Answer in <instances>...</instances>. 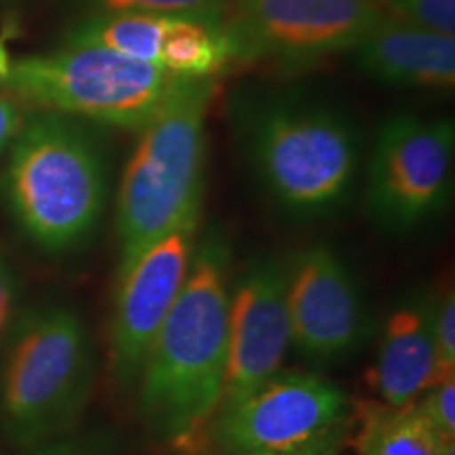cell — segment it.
<instances>
[{
	"label": "cell",
	"instance_id": "obj_1",
	"mask_svg": "<svg viewBox=\"0 0 455 455\" xmlns=\"http://www.w3.org/2000/svg\"><path fill=\"white\" fill-rule=\"evenodd\" d=\"M232 251L218 226L198 232L190 272L158 329L135 403L144 428L161 445L204 453L224 392L230 316Z\"/></svg>",
	"mask_w": 455,
	"mask_h": 455
},
{
	"label": "cell",
	"instance_id": "obj_2",
	"mask_svg": "<svg viewBox=\"0 0 455 455\" xmlns=\"http://www.w3.org/2000/svg\"><path fill=\"white\" fill-rule=\"evenodd\" d=\"M228 121L255 181L293 220L333 213L355 188L361 141L352 118L301 89H238Z\"/></svg>",
	"mask_w": 455,
	"mask_h": 455
},
{
	"label": "cell",
	"instance_id": "obj_3",
	"mask_svg": "<svg viewBox=\"0 0 455 455\" xmlns=\"http://www.w3.org/2000/svg\"><path fill=\"white\" fill-rule=\"evenodd\" d=\"M0 201L20 235L47 255H68L98 232L108 203V158L93 131L34 110L4 152Z\"/></svg>",
	"mask_w": 455,
	"mask_h": 455
},
{
	"label": "cell",
	"instance_id": "obj_4",
	"mask_svg": "<svg viewBox=\"0 0 455 455\" xmlns=\"http://www.w3.org/2000/svg\"><path fill=\"white\" fill-rule=\"evenodd\" d=\"M95 348L74 306L20 310L0 348V436L15 449L72 435L95 388Z\"/></svg>",
	"mask_w": 455,
	"mask_h": 455
},
{
	"label": "cell",
	"instance_id": "obj_5",
	"mask_svg": "<svg viewBox=\"0 0 455 455\" xmlns=\"http://www.w3.org/2000/svg\"><path fill=\"white\" fill-rule=\"evenodd\" d=\"M213 78H192L140 129L116 195L118 266L181 221L201 215L207 169V112Z\"/></svg>",
	"mask_w": 455,
	"mask_h": 455
},
{
	"label": "cell",
	"instance_id": "obj_6",
	"mask_svg": "<svg viewBox=\"0 0 455 455\" xmlns=\"http://www.w3.org/2000/svg\"><path fill=\"white\" fill-rule=\"evenodd\" d=\"M192 78L100 47H61L13 61L4 87L34 110L140 131Z\"/></svg>",
	"mask_w": 455,
	"mask_h": 455
},
{
	"label": "cell",
	"instance_id": "obj_7",
	"mask_svg": "<svg viewBox=\"0 0 455 455\" xmlns=\"http://www.w3.org/2000/svg\"><path fill=\"white\" fill-rule=\"evenodd\" d=\"M453 118L396 112L378 127L367 163L365 203L382 230L411 232L439 215L451 196Z\"/></svg>",
	"mask_w": 455,
	"mask_h": 455
},
{
	"label": "cell",
	"instance_id": "obj_8",
	"mask_svg": "<svg viewBox=\"0 0 455 455\" xmlns=\"http://www.w3.org/2000/svg\"><path fill=\"white\" fill-rule=\"evenodd\" d=\"M388 13L378 0H228L235 61L299 66L350 53Z\"/></svg>",
	"mask_w": 455,
	"mask_h": 455
},
{
	"label": "cell",
	"instance_id": "obj_9",
	"mask_svg": "<svg viewBox=\"0 0 455 455\" xmlns=\"http://www.w3.org/2000/svg\"><path fill=\"white\" fill-rule=\"evenodd\" d=\"M352 398L318 373L278 371L241 403L213 418L207 451L278 455L308 445L352 419Z\"/></svg>",
	"mask_w": 455,
	"mask_h": 455
},
{
	"label": "cell",
	"instance_id": "obj_10",
	"mask_svg": "<svg viewBox=\"0 0 455 455\" xmlns=\"http://www.w3.org/2000/svg\"><path fill=\"white\" fill-rule=\"evenodd\" d=\"M198 232L201 215H195L118 266L108 329L110 373L118 388L133 392L138 384L148 350L190 272Z\"/></svg>",
	"mask_w": 455,
	"mask_h": 455
},
{
	"label": "cell",
	"instance_id": "obj_11",
	"mask_svg": "<svg viewBox=\"0 0 455 455\" xmlns=\"http://www.w3.org/2000/svg\"><path fill=\"white\" fill-rule=\"evenodd\" d=\"M284 304L291 348L312 363L344 361L369 335L356 278L329 244H310L284 261Z\"/></svg>",
	"mask_w": 455,
	"mask_h": 455
},
{
	"label": "cell",
	"instance_id": "obj_12",
	"mask_svg": "<svg viewBox=\"0 0 455 455\" xmlns=\"http://www.w3.org/2000/svg\"><path fill=\"white\" fill-rule=\"evenodd\" d=\"M289 348L291 333L284 304V261L258 259L232 284L226 379L218 413L275 378Z\"/></svg>",
	"mask_w": 455,
	"mask_h": 455
},
{
	"label": "cell",
	"instance_id": "obj_13",
	"mask_svg": "<svg viewBox=\"0 0 455 455\" xmlns=\"http://www.w3.org/2000/svg\"><path fill=\"white\" fill-rule=\"evenodd\" d=\"M436 382L441 375L432 338V304L424 295H411L386 318L367 386L375 401L407 407Z\"/></svg>",
	"mask_w": 455,
	"mask_h": 455
},
{
	"label": "cell",
	"instance_id": "obj_14",
	"mask_svg": "<svg viewBox=\"0 0 455 455\" xmlns=\"http://www.w3.org/2000/svg\"><path fill=\"white\" fill-rule=\"evenodd\" d=\"M358 72L375 83L409 89H451L455 36L384 20L350 51Z\"/></svg>",
	"mask_w": 455,
	"mask_h": 455
},
{
	"label": "cell",
	"instance_id": "obj_15",
	"mask_svg": "<svg viewBox=\"0 0 455 455\" xmlns=\"http://www.w3.org/2000/svg\"><path fill=\"white\" fill-rule=\"evenodd\" d=\"M350 439L358 455H441V436L418 409L390 407L379 401L352 407Z\"/></svg>",
	"mask_w": 455,
	"mask_h": 455
},
{
	"label": "cell",
	"instance_id": "obj_16",
	"mask_svg": "<svg viewBox=\"0 0 455 455\" xmlns=\"http://www.w3.org/2000/svg\"><path fill=\"white\" fill-rule=\"evenodd\" d=\"M171 20L150 13H87L64 32L61 47H100L158 66Z\"/></svg>",
	"mask_w": 455,
	"mask_h": 455
},
{
	"label": "cell",
	"instance_id": "obj_17",
	"mask_svg": "<svg viewBox=\"0 0 455 455\" xmlns=\"http://www.w3.org/2000/svg\"><path fill=\"white\" fill-rule=\"evenodd\" d=\"M235 61V49L221 21L173 17L164 34L158 66L184 78H213Z\"/></svg>",
	"mask_w": 455,
	"mask_h": 455
},
{
	"label": "cell",
	"instance_id": "obj_18",
	"mask_svg": "<svg viewBox=\"0 0 455 455\" xmlns=\"http://www.w3.org/2000/svg\"><path fill=\"white\" fill-rule=\"evenodd\" d=\"M89 13H150L224 21L228 0H81Z\"/></svg>",
	"mask_w": 455,
	"mask_h": 455
},
{
	"label": "cell",
	"instance_id": "obj_19",
	"mask_svg": "<svg viewBox=\"0 0 455 455\" xmlns=\"http://www.w3.org/2000/svg\"><path fill=\"white\" fill-rule=\"evenodd\" d=\"M392 20L453 36L455 0H378Z\"/></svg>",
	"mask_w": 455,
	"mask_h": 455
},
{
	"label": "cell",
	"instance_id": "obj_20",
	"mask_svg": "<svg viewBox=\"0 0 455 455\" xmlns=\"http://www.w3.org/2000/svg\"><path fill=\"white\" fill-rule=\"evenodd\" d=\"M432 338L441 379L455 378V295L453 289L432 304Z\"/></svg>",
	"mask_w": 455,
	"mask_h": 455
},
{
	"label": "cell",
	"instance_id": "obj_21",
	"mask_svg": "<svg viewBox=\"0 0 455 455\" xmlns=\"http://www.w3.org/2000/svg\"><path fill=\"white\" fill-rule=\"evenodd\" d=\"M419 415L445 439H455V378H445L413 403Z\"/></svg>",
	"mask_w": 455,
	"mask_h": 455
},
{
	"label": "cell",
	"instance_id": "obj_22",
	"mask_svg": "<svg viewBox=\"0 0 455 455\" xmlns=\"http://www.w3.org/2000/svg\"><path fill=\"white\" fill-rule=\"evenodd\" d=\"M17 455H121L116 443L110 435L100 432H87V435H72L57 439L47 445L21 449Z\"/></svg>",
	"mask_w": 455,
	"mask_h": 455
},
{
	"label": "cell",
	"instance_id": "obj_23",
	"mask_svg": "<svg viewBox=\"0 0 455 455\" xmlns=\"http://www.w3.org/2000/svg\"><path fill=\"white\" fill-rule=\"evenodd\" d=\"M17 304H20V284H17V276L11 268L7 255L0 247V348H3L17 312H20Z\"/></svg>",
	"mask_w": 455,
	"mask_h": 455
},
{
	"label": "cell",
	"instance_id": "obj_24",
	"mask_svg": "<svg viewBox=\"0 0 455 455\" xmlns=\"http://www.w3.org/2000/svg\"><path fill=\"white\" fill-rule=\"evenodd\" d=\"M350 428H352V419L348 424L338 426V428L327 432V435L310 441L308 445L293 449V451H287V453H278V455H339L344 453L346 441L350 439Z\"/></svg>",
	"mask_w": 455,
	"mask_h": 455
},
{
	"label": "cell",
	"instance_id": "obj_25",
	"mask_svg": "<svg viewBox=\"0 0 455 455\" xmlns=\"http://www.w3.org/2000/svg\"><path fill=\"white\" fill-rule=\"evenodd\" d=\"M24 112L15 100L0 93V156L9 150L11 141L15 140L17 131L24 123Z\"/></svg>",
	"mask_w": 455,
	"mask_h": 455
},
{
	"label": "cell",
	"instance_id": "obj_26",
	"mask_svg": "<svg viewBox=\"0 0 455 455\" xmlns=\"http://www.w3.org/2000/svg\"><path fill=\"white\" fill-rule=\"evenodd\" d=\"M11 66H13V61H11L7 44L0 41V83H4V78L9 76Z\"/></svg>",
	"mask_w": 455,
	"mask_h": 455
},
{
	"label": "cell",
	"instance_id": "obj_27",
	"mask_svg": "<svg viewBox=\"0 0 455 455\" xmlns=\"http://www.w3.org/2000/svg\"><path fill=\"white\" fill-rule=\"evenodd\" d=\"M441 455H455V439H447L443 443Z\"/></svg>",
	"mask_w": 455,
	"mask_h": 455
},
{
	"label": "cell",
	"instance_id": "obj_28",
	"mask_svg": "<svg viewBox=\"0 0 455 455\" xmlns=\"http://www.w3.org/2000/svg\"><path fill=\"white\" fill-rule=\"evenodd\" d=\"M339 455H344V453H339Z\"/></svg>",
	"mask_w": 455,
	"mask_h": 455
}]
</instances>
